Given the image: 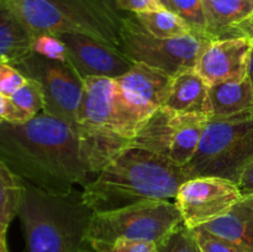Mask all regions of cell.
<instances>
[{
    "label": "cell",
    "mask_w": 253,
    "mask_h": 252,
    "mask_svg": "<svg viewBox=\"0 0 253 252\" xmlns=\"http://www.w3.org/2000/svg\"><path fill=\"white\" fill-rule=\"evenodd\" d=\"M128 141L40 113L25 123L0 124V158L25 182L54 194L85 187Z\"/></svg>",
    "instance_id": "cell-1"
},
{
    "label": "cell",
    "mask_w": 253,
    "mask_h": 252,
    "mask_svg": "<svg viewBox=\"0 0 253 252\" xmlns=\"http://www.w3.org/2000/svg\"><path fill=\"white\" fill-rule=\"evenodd\" d=\"M188 178L184 168L167 158L126 146L82 188V197L93 212L109 211L145 200L174 199Z\"/></svg>",
    "instance_id": "cell-2"
},
{
    "label": "cell",
    "mask_w": 253,
    "mask_h": 252,
    "mask_svg": "<svg viewBox=\"0 0 253 252\" xmlns=\"http://www.w3.org/2000/svg\"><path fill=\"white\" fill-rule=\"evenodd\" d=\"M91 214L79 190L54 194L25 182L17 216L27 252H79Z\"/></svg>",
    "instance_id": "cell-3"
},
{
    "label": "cell",
    "mask_w": 253,
    "mask_h": 252,
    "mask_svg": "<svg viewBox=\"0 0 253 252\" xmlns=\"http://www.w3.org/2000/svg\"><path fill=\"white\" fill-rule=\"evenodd\" d=\"M34 35L79 34L120 43L121 17L105 0H2Z\"/></svg>",
    "instance_id": "cell-4"
},
{
    "label": "cell",
    "mask_w": 253,
    "mask_h": 252,
    "mask_svg": "<svg viewBox=\"0 0 253 252\" xmlns=\"http://www.w3.org/2000/svg\"><path fill=\"white\" fill-rule=\"evenodd\" d=\"M253 161V113L209 118L197 153L184 168L189 178L220 177L237 183Z\"/></svg>",
    "instance_id": "cell-5"
},
{
    "label": "cell",
    "mask_w": 253,
    "mask_h": 252,
    "mask_svg": "<svg viewBox=\"0 0 253 252\" xmlns=\"http://www.w3.org/2000/svg\"><path fill=\"white\" fill-rule=\"evenodd\" d=\"M182 225V215L174 203L145 200L109 211L93 212L85 232V242L145 240L160 247Z\"/></svg>",
    "instance_id": "cell-6"
},
{
    "label": "cell",
    "mask_w": 253,
    "mask_h": 252,
    "mask_svg": "<svg viewBox=\"0 0 253 252\" xmlns=\"http://www.w3.org/2000/svg\"><path fill=\"white\" fill-rule=\"evenodd\" d=\"M211 37L192 34L179 39H158L138 22L135 15L123 16L119 48L133 62L174 77L195 67Z\"/></svg>",
    "instance_id": "cell-7"
},
{
    "label": "cell",
    "mask_w": 253,
    "mask_h": 252,
    "mask_svg": "<svg viewBox=\"0 0 253 252\" xmlns=\"http://www.w3.org/2000/svg\"><path fill=\"white\" fill-rule=\"evenodd\" d=\"M209 116L180 114L162 106L138 128L128 146L145 148L185 167L197 153Z\"/></svg>",
    "instance_id": "cell-8"
},
{
    "label": "cell",
    "mask_w": 253,
    "mask_h": 252,
    "mask_svg": "<svg viewBox=\"0 0 253 252\" xmlns=\"http://www.w3.org/2000/svg\"><path fill=\"white\" fill-rule=\"evenodd\" d=\"M26 78L37 81L43 91V113L81 128L78 110L84 79L68 62L54 61L31 53L14 64Z\"/></svg>",
    "instance_id": "cell-9"
},
{
    "label": "cell",
    "mask_w": 253,
    "mask_h": 252,
    "mask_svg": "<svg viewBox=\"0 0 253 252\" xmlns=\"http://www.w3.org/2000/svg\"><path fill=\"white\" fill-rule=\"evenodd\" d=\"M78 124L94 132L124 138L128 142L140 128V123L121 95L116 79L108 77L84 79Z\"/></svg>",
    "instance_id": "cell-10"
},
{
    "label": "cell",
    "mask_w": 253,
    "mask_h": 252,
    "mask_svg": "<svg viewBox=\"0 0 253 252\" xmlns=\"http://www.w3.org/2000/svg\"><path fill=\"white\" fill-rule=\"evenodd\" d=\"M236 183L220 177L188 178L178 189L174 204L188 229H197L222 216L242 202Z\"/></svg>",
    "instance_id": "cell-11"
},
{
    "label": "cell",
    "mask_w": 253,
    "mask_h": 252,
    "mask_svg": "<svg viewBox=\"0 0 253 252\" xmlns=\"http://www.w3.org/2000/svg\"><path fill=\"white\" fill-rule=\"evenodd\" d=\"M67 48V62L83 79L108 77L118 79L135 63L119 47L111 46L86 35H58Z\"/></svg>",
    "instance_id": "cell-12"
},
{
    "label": "cell",
    "mask_w": 253,
    "mask_h": 252,
    "mask_svg": "<svg viewBox=\"0 0 253 252\" xmlns=\"http://www.w3.org/2000/svg\"><path fill=\"white\" fill-rule=\"evenodd\" d=\"M252 40L242 36L214 39L200 53L194 69L208 85L242 81L249 73Z\"/></svg>",
    "instance_id": "cell-13"
},
{
    "label": "cell",
    "mask_w": 253,
    "mask_h": 252,
    "mask_svg": "<svg viewBox=\"0 0 253 252\" xmlns=\"http://www.w3.org/2000/svg\"><path fill=\"white\" fill-rule=\"evenodd\" d=\"M173 77L146 64L135 66L116 79L126 105L140 123V127L155 111L165 106Z\"/></svg>",
    "instance_id": "cell-14"
},
{
    "label": "cell",
    "mask_w": 253,
    "mask_h": 252,
    "mask_svg": "<svg viewBox=\"0 0 253 252\" xmlns=\"http://www.w3.org/2000/svg\"><path fill=\"white\" fill-rule=\"evenodd\" d=\"M166 108L180 114L210 115L209 85L194 68L173 77Z\"/></svg>",
    "instance_id": "cell-15"
},
{
    "label": "cell",
    "mask_w": 253,
    "mask_h": 252,
    "mask_svg": "<svg viewBox=\"0 0 253 252\" xmlns=\"http://www.w3.org/2000/svg\"><path fill=\"white\" fill-rule=\"evenodd\" d=\"M209 118L224 119L253 113V89L246 77L242 81H230L209 85Z\"/></svg>",
    "instance_id": "cell-16"
},
{
    "label": "cell",
    "mask_w": 253,
    "mask_h": 252,
    "mask_svg": "<svg viewBox=\"0 0 253 252\" xmlns=\"http://www.w3.org/2000/svg\"><path fill=\"white\" fill-rule=\"evenodd\" d=\"M34 34L0 0V63L15 64L31 53Z\"/></svg>",
    "instance_id": "cell-17"
},
{
    "label": "cell",
    "mask_w": 253,
    "mask_h": 252,
    "mask_svg": "<svg viewBox=\"0 0 253 252\" xmlns=\"http://www.w3.org/2000/svg\"><path fill=\"white\" fill-rule=\"evenodd\" d=\"M200 227L244 247L249 252L253 251V209L244 200L225 215Z\"/></svg>",
    "instance_id": "cell-18"
},
{
    "label": "cell",
    "mask_w": 253,
    "mask_h": 252,
    "mask_svg": "<svg viewBox=\"0 0 253 252\" xmlns=\"http://www.w3.org/2000/svg\"><path fill=\"white\" fill-rule=\"evenodd\" d=\"M208 34L230 37L231 29L253 12V0H202Z\"/></svg>",
    "instance_id": "cell-19"
},
{
    "label": "cell",
    "mask_w": 253,
    "mask_h": 252,
    "mask_svg": "<svg viewBox=\"0 0 253 252\" xmlns=\"http://www.w3.org/2000/svg\"><path fill=\"white\" fill-rule=\"evenodd\" d=\"M25 193V180L0 158V226L7 231L19 215Z\"/></svg>",
    "instance_id": "cell-20"
},
{
    "label": "cell",
    "mask_w": 253,
    "mask_h": 252,
    "mask_svg": "<svg viewBox=\"0 0 253 252\" xmlns=\"http://www.w3.org/2000/svg\"><path fill=\"white\" fill-rule=\"evenodd\" d=\"M135 17L151 35L158 39H179L194 34L192 27L169 9L142 12L135 15Z\"/></svg>",
    "instance_id": "cell-21"
},
{
    "label": "cell",
    "mask_w": 253,
    "mask_h": 252,
    "mask_svg": "<svg viewBox=\"0 0 253 252\" xmlns=\"http://www.w3.org/2000/svg\"><path fill=\"white\" fill-rule=\"evenodd\" d=\"M10 99L17 108L21 109L31 118L43 111V91L39 82L32 78H27L24 85L14 95L10 96Z\"/></svg>",
    "instance_id": "cell-22"
},
{
    "label": "cell",
    "mask_w": 253,
    "mask_h": 252,
    "mask_svg": "<svg viewBox=\"0 0 253 252\" xmlns=\"http://www.w3.org/2000/svg\"><path fill=\"white\" fill-rule=\"evenodd\" d=\"M169 10L179 15L194 32L211 37L208 34L202 0H169Z\"/></svg>",
    "instance_id": "cell-23"
},
{
    "label": "cell",
    "mask_w": 253,
    "mask_h": 252,
    "mask_svg": "<svg viewBox=\"0 0 253 252\" xmlns=\"http://www.w3.org/2000/svg\"><path fill=\"white\" fill-rule=\"evenodd\" d=\"M93 252H160L157 244L145 240L118 239L111 242H85Z\"/></svg>",
    "instance_id": "cell-24"
},
{
    "label": "cell",
    "mask_w": 253,
    "mask_h": 252,
    "mask_svg": "<svg viewBox=\"0 0 253 252\" xmlns=\"http://www.w3.org/2000/svg\"><path fill=\"white\" fill-rule=\"evenodd\" d=\"M31 51L39 56L54 61L67 62V48L58 35L37 34L34 35Z\"/></svg>",
    "instance_id": "cell-25"
},
{
    "label": "cell",
    "mask_w": 253,
    "mask_h": 252,
    "mask_svg": "<svg viewBox=\"0 0 253 252\" xmlns=\"http://www.w3.org/2000/svg\"><path fill=\"white\" fill-rule=\"evenodd\" d=\"M158 249L160 252H202L194 230L188 229L184 224Z\"/></svg>",
    "instance_id": "cell-26"
},
{
    "label": "cell",
    "mask_w": 253,
    "mask_h": 252,
    "mask_svg": "<svg viewBox=\"0 0 253 252\" xmlns=\"http://www.w3.org/2000/svg\"><path fill=\"white\" fill-rule=\"evenodd\" d=\"M193 230L202 252H249L244 247L216 236L203 227H197Z\"/></svg>",
    "instance_id": "cell-27"
},
{
    "label": "cell",
    "mask_w": 253,
    "mask_h": 252,
    "mask_svg": "<svg viewBox=\"0 0 253 252\" xmlns=\"http://www.w3.org/2000/svg\"><path fill=\"white\" fill-rule=\"evenodd\" d=\"M26 77L10 63H0V93L10 98L26 82Z\"/></svg>",
    "instance_id": "cell-28"
},
{
    "label": "cell",
    "mask_w": 253,
    "mask_h": 252,
    "mask_svg": "<svg viewBox=\"0 0 253 252\" xmlns=\"http://www.w3.org/2000/svg\"><path fill=\"white\" fill-rule=\"evenodd\" d=\"M30 119H32L31 116H29L25 111H22L21 109L17 108V106L12 103L11 99L0 93V124H19L25 123V121L30 120Z\"/></svg>",
    "instance_id": "cell-29"
},
{
    "label": "cell",
    "mask_w": 253,
    "mask_h": 252,
    "mask_svg": "<svg viewBox=\"0 0 253 252\" xmlns=\"http://www.w3.org/2000/svg\"><path fill=\"white\" fill-rule=\"evenodd\" d=\"M115 2L119 9L132 12V15L167 9L161 0H115Z\"/></svg>",
    "instance_id": "cell-30"
},
{
    "label": "cell",
    "mask_w": 253,
    "mask_h": 252,
    "mask_svg": "<svg viewBox=\"0 0 253 252\" xmlns=\"http://www.w3.org/2000/svg\"><path fill=\"white\" fill-rule=\"evenodd\" d=\"M236 185L244 199L253 198V161L242 170Z\"/></svg>",
    "instance_id": "cell-31"
},
{
    "label": "cell",
    "mask_w": 253,
    "mask_h": 252,
    "mask_svg": "<svg viewBox=\"0 0 253 252\" xmlns=\"http://www.w3.org/2000/svg\"><path fill=\"white\" fill-rule=\"evenodd\" d=\"M234 36H242L253 41V12L246 19L242 20L237 25H235L230 32V37Z\"/></svg>",
    "instance_id": "cell-32"
},
{
    "label": "cell",
    "mask_w": 253,
    "mask_h": 252,
    "mask_svg": "<svg viewBox=\"0 0 253 252\" xmlns=\"http://www.w3.org/2000/svg\"><path fill=\"white\" fill-rule=\"evenodd\" d=\"M6 232L1 226H0V252H9L6 241Z\"/></svg>",
    "instance_id": "cell-33"
},
{
    "label": "cell",
    "mask_w": 253,
    "mask_h": 252,
    "mask_svg": "<svg viewBox=\"0 0 253 252\" xmlns=\"http://www.w3.org/2000/svg\"><path fill=\"white\" fill-rule=\"evenodd\" d=\"M247 77L250 78L252 84V89H253V47H252V52H251V57H250V64H249V73H247Z\"/></svg>",
    "instance_id": "cell-34"
},
{
    "label": "cell",
    "mask_w": 253,
    "mask_h": 252,
    "mask_svg": "<svg viewBox=\"0 0 253 252\" xmlns=\"http://www.w3.org/2000/svg\"><path fill=\"white\" fill-rule=\"evenodd\" d=\"M79 252H93V251H91V250L89 249V246H88V245H86V244H84V246L82 247V250H81V251H79Z\"/></svg>",
    "instance_id": "cell-35"
},
{
    "label": "cell",
    "mask_w": 253,
    "mask_h": 252,
    "mask_svg": "<svg viewBox=\"0 0 253 252\" xmlns=\"http://www.w3.org/2000/svg\"><path fill=\"white\" fill-rule=\"evenodd\" d=\"M244 202L246 203L247 205H250V207L253 209V198H250V199H244Z\"/></svg>",
    "instance_id": "cell-36"
},
{
    "label": "cell",
    "mask_w": 253,
    "mask_h": 252,
    "mask_svg": "<svg viewBox=\"0 0 253 252\" xmlns=\"http://www.w3.org/2000/svg\"><path fill=\"white\" fill-rule=\"evenodd\" d=\"M161 2H162L167 9H169V0H161Z\"/></svg>",
    "instance_id": "cell-37"
},
{
    "label": "cell",
    "mask_w": 253,
    "mask_h": 252,
    "mask_svg": "<svg viewBox=\"0 0 253 252\" xmlns=\"http://www.w3.org/2000/svg\"><path fill=\"white\" fill-rule=\"evenodd\" d=\"M252 252H253V251H252Z\"/></svg>",
    "instance_id": "cell-38"
}]
</instances>
